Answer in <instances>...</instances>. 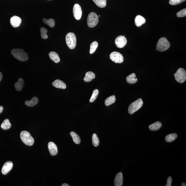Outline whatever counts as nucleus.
Instances as JSON below:
<instances>
[{"instance_id": "dca6fc26", "label": "nucleus", "mask_w": 186, "mask_h": 186, "mask_svg": "<svg viewBox=\"0 0 186 186\" xmlns=\"http://www.w3.org/2000/svg\"><path fill=\"white\" fill-rule=\"evenodd\" d=\"M52 84L54 87L57 88L65 89L67 87L66 84L63 81L57 79L54 81L52 82Z\"/></svg>"}, {"instance_id": "39448f33", "label": "nucleus", "mask_w": 186, "mask_h": 186, "mask_svg": "<svg viewBox=\"0 0 186 186\" xmlns=\"http://www.w3.org/2000/svg\"><path fill=\"white\" fill-rule=\"evenodd\" d=\"M143 102L142 99L139 98L133 102L129 106L128 112L129 114H133L140 109L143 106Z\"/></svg>"}, {"instance_id": "4c0bfd02", "label": "nucleus", "mask_w": 186, "mask_h": 186, "mask_svg": "<svg viewBox=\"0 0 186 186\" xmlns=\"http://www.w3.org/2000/svg\"><path fill=\"white\" fill-rule=\"evenodd\" d=\"M62 186H69V185H68L67 184L64 183L63 184H62Z\"/></svg>"}, {"instance_id": "a211bd4d", "label": "nucleus", "mask_w": 186, "mask_h": 186, "mask_svg": "<svg viewBox=\"0 0 186 186\" xmlns=\"http://www.w3.org/2000/svg\"><path fill=\"white\" fill-rule=\"evenodd\" d=\"M95 74L92 72H88L86 73L85 76L84 78L85 82H89L95 78Z\"/></svg>"}, {"instance_id": "58836bf2", "label": "nucleus", "mask_w": 186, "mask_h": 186, "mask_svg": "<svg viewBox=\"0 0 186 186\" xmlns=\"http://www.w3.org/2000/svg\"><path fill=\"white\" fill-rule=\"evenodd\" d=\"M181 185L182 186H186V184L185 183L183 182L182 183Z\"/></svg>"}, {"instance_id": "2f4dec72", "label": "nucleus", "mask_w": 186, "mask_h": 186, "mask_svg": "<svg viewBox=\"0 0 186 186\" xmlns=\"http://www.w3.org/2000/svg\"><path fill=\"white\" fill-rule=\"evenodd\" d=\"M41 36L42 39H46L48 38V36L46 34L47 33V30L44 27H41L40 29Z\"/></svg>"}, {"instance_id": "7c9ffc66", "label": "nucleus", "mask_w": 186, "mask_h": 186, "mask_svg": "<svg viewBox=\"0 0 186 186\" xmlns=\"http://www.w3.org/2000/svg\"><path fill=\"white\" fill-rule=\"evenodd\" d=\"M99 93V91L97 89H96L94 90L93 91L92 95L89 100L90 102L92 103L94 102V101L96 99Z\"/></svg>"}, {"instance_id": "473e14b6", "label": "nucleus", "mask_w": 186, "mask_h": 186, "mask_svg": "<svg viewBox=\"0 0 186 186\" xmlns=\"http://www.w3.org/2000/svg\"><path fill=\"white\" fill-rule=\"evenodd\" d=\"M185 1V0H170L169 3L171 5H176L183 2Z\"/></svg>"}, {"instance_id": "e433bc0d", "label": "nucleus", "mask_w": 186, "mask_h": 186, "mask_svg": "<svg viewBox=\"0 0 186 186\" xmlns=\"http://www.w3.org/2000/svg\"><path fill=\"white\" fill-rule=\"evenodd\" d=\"M3 78V74L1 73L0 72V82L1 81L2 79Z\"/></svg>"}, {"instance_id": "5701e85b", "label": "nucleus", "mask_w": 186, "mask_h": 186, "mask_svg": "<svg viewBox=\"0 0 186 186\" xmlns=\"http://www.w3.org/2000/svg\"><path fill=\"white\" fill-rule=\"evenodd\" d=\"M116 97L114 95L111 96L107 98L105 100V104L107 106H110V105L114 104L116 101Z\"/></svg>"}, {"instance_id": "bb28decb", "label": "nucleus", "mask_w": 186, "mask_h": 186, "mask_svg": "<svg viewBox=\"0 0 186 186\" xmlns=\"http://www.w3.org/2000/svg\"><path fill=\"white\" fill-rule=\"evenodd\" d=\"M97 6L100 8H104L106 6V0H92Z\"/></svg>"}, {"instance_id": "ea45409f", "label": "nucleus", "mask_w": 186, "mask_h": 186, "mask_svg": "<svg viewBox=\"0 0 186 186\" xmlns=\"http://www.w3.org/2000/svg\"><path fill=\"white\" fill-rule=\"evenodd\" d=\"M99 16L100 17V15H99Z\"/></svg>"}, {"instance_id": "412c9836", "label": "nucleus", "mask_w": 186, "mask_h": 186, "mask_svg": "<svg viewBox=\"0 0 186 186\" xmlns=\"http://www.w3.org/2000/svg\"><path fill=\"white\" fill-rule=\"evenodd\" d=\"M49 55L50 59L55 63H58L60 62L59 57L56 52H50Z\"/></svg>"}, {"instance_id": "0eeeda50", "label": "nucleus", "mask_w": 186, "mask_h": 186, "mask_svg": "<svg viewBox=\"0 0 186 186\" xmlns=\"http://www.w3.org/2000/svg\"><path fill=\"white\" fill-rule=\"evenodd\" d=\"M175 80L180 83H183L186 79V72L182 68H180L174 74Z\"/></svg>"}, {"instance_id": "c85d7f7f", "label": "nucleus", "mask_w": 186, "mask_h": 186, "mask_svg": "<svg viewBox=\"0 0 186 186\" xmlns=\"http://www.w3.org/2000/svg\"><path fill=\"white\" fill-rule=\"evenodd\" d=\"M98 46V42L96 41L93 42L90 45V53L91 54H93L96 51Z\"/></svg>"}, {"instance_id": "6ab92c4d", "label": "nucleus", "mask_w": 186, "mask_h": 186, "mask_svg": "<svg viewBox=\"0 0 186 186\" xmlns=\"http://www.w3.org/2000/svg\"><path fill=\"white\" fill-rule=\"evenodd\" d=\"M24 85V82L23 78H20L18 81L15 84L16 90L17 91H21L23 89Z\"/></svg>"}, {"instance_id": "b1692460", "label": "nucleus", "mask_w": 186, "mask_h": 186, "mask_svg": "<svg viewBox=\"0 0 186 186\" xmlns=\"http://www.w3.org/2000/svg\"><path fill=\"white\" fill-rule=\"evenodd\" d=\"M11 126L9 119H6L1 124V127L4 130H9L11 128Z\"/></svg>"}, {"instance_id": "7ed1b4c3", "label": "nucleus", "mask_w": 186, "mask_h": 186, "mask_svg": "<svg viewBox=\"0 0 186 186\" xmlns=\"http://www.w3.org/2000/svg\"><path fill=\"white\" fill-rule=\"evenodd\" d=\"M170 44L168 40L165 37H162L159 40L157 45V49L159 52H163L167 50Z\"/></svg>"}, {"instance_id": "20e7f679", "label": "nucleus", "mask_w": 186, "mask_h": 186, "mask_svg": "<svg viewBox=\"0 0 186 186\" xmlns=\"http://www.w3.org/2000/svg\"><path fill=\"white\" fill-rule=\"evenodd\" d=\"M66 44L71 49H73L75 48L77 39L75 35L73 33H69L67 34L66 37Z\"/></svg>"}, {"instance_id": "f03ea898", "label": "nucleus", "mask_w": 186, "mask_h": 186, "mask_svg": "<svg viewBox=\"0 0 186 186\" xmlns=\"http://www.w3.org/2000/svg\"><path fill=\"white\" fill-rule=\"evenodd\" d=\"M20 137L23 142L28 146L33 145L34 143V140L29 132L27 131H22L20 134Z\"/></svg>"}, {"instance_id": "c756f323", "label": "nucleus", "mask_w": 186, "mask_h": 186, "mask_svg": "<svg viewBox=\"0 0 186 186\" xmlns=\"http://www.w3.org/2000/svg\"><path fill=\"white\" fill-rule=\"evenodd\" d=\"M92 142L95 147H98L99 144V140L96 133H94L92 136Z\"/></svg>"}, {"instance_id": "a19ab883", "label": "nucleus", "mask_w": 186, "mask_h": 186, "mask_svg": "<svg viewBox=\"0 0 186 186\" xmlns=\"http://www.w3.org/2000/svg\"><path fill=\"white\" fill-rule=\"evenodd\" d=\"M48 1H50V0H48Z\"/></svg>"}, {"instance_id": "f704fd0d", "label": "nucleus", "mask_w": 186, "mask_h": 186, "mask_svg": "<svg viewBox=\"0 0 186 186\" xmlns=\"http://www.w3.org/2000/svg\"><path fill=\"white\" fill-rule=\"evenodd\" d=\"M172 178L170 176H169L167 178V183L166 185V186H171L172 182Z\"/></svg>"}, {"instance_id": "f8f14e48", "label": "nucleus", "mask_w": 186, "mask_h": 186, "mask_svg": "<svg viewBox=\"0 0 186 186\" xmlns=\"http://www.w3.org/2000/svg\"><path fill=\"white\" fill-rule=\"evenodd\" d=\"M10 23L13 27H19L21 24V19L17 16H14L10 19Z\"/></svg>"}, {"instance_id": "f257e3e1", "label": "nucleus", "mask_w": 186, "mask_h": 186, "mask_svg": "<svg viewBox=\"0 0 186 186\" xmlns=\"http://www.w3.org/2000/svg\"><path fill=\"white\" fill-rule=\"evenodd\" d=\"M11 54L14 58L21 62L27 61L29 57L28 54L23 49H15L11 50Z\"/></svg>"}, {"instance_id": "9d476101", "label": "nucleus", "mask_w": 186, "mask_h": 186, "mask_svg": "<svg viewBox=\"0 0 186 186\" xmlns=\"http://www.w3.org/2000/svg\"><path fill=\"white\" fill-rule=\"evenodd\" d=\"M115 44L117 47L122 48L124 47L127 44V40L124 36H118L115 40Z\"/></svg>"}, {"instance_id": "aec40b11", "label": "nucleus", "mask_w": 186, "mask_h": 186, "mask_svg": "<svg viewBox=\"0 0 186 186\" xmlns=\"http://www.w3.org/2000/svg\"><path fill=\"white\" fill-rule=\"evenodd\" d=\"M39 102L38 98L36 97H34L31 100L26 101L25 104L28 107H33L37 105Z\"/></svg>"}, {"instance_id": "4468645a", "label": "nucleus", "mask_w": 186, "mask_h": 186, "mask_svg": "<svg viewBox=\"0 0 186 186\" xmlns=\"http://www.w3.org/2000/svg\"><path fill=\"white\" fill-rule=\"evenodd\" d=\"M123 183V177L122 173L119 172L115 177L114 183L115 186H122Z\"/></svg>"}, {"instance_id": "4be33fe9", "label": "nucleus", "mask_w": 186, "mask_h": 186, "mask_svg": "<svg viewBox=\"0 0 186 186\" xmlns=\"http://www.w3.org/2000/svg\"><path fill=\"white\" fill-rule=\"evenodd\" d=\"M162 126V124L159 121H157V122L150 125L149 128L150 130L155 131L159 130L161 128Z\"/></svg>"}, {"instance_id": "6e6552de", "label": "nucleus", "mask_w": 186, "mask_h": 186, "mask_svg": "<svg viewBox=\"0 0 186 186\" xmlns=\"http://www.w3.org/2000/svg\"><path fill=\"white\" fill-rule=\"evenodd\" d=\"M110 57L111 60L116 63H122L124 61L122 54L118 52H112L110 54Z\"/></svg>"}, {"instance_id": "393cba45", "label": "nucleus", "mask_w": 186, "mask_h": 186, "mask_svg": "<svg viewBox=\"0 0 186 186\" xmlns=\"http://www.w3.org/2000/svg\"><path fill=\"white\" fill-rule=\"evenodd\" d=\"M177 135L176 133H172L167 135L165 137V140L167 142H171L175 140L177 138Z\"/></svg>"}, {"instance_id": "2eb2a0df", "label": "nucleus", "mask_w": 186, "mask_h": 186, "mask_svg": "<svg viewBox=\"0 0 186 186\" xmlns=\"http://www.w3.org/2000/svg\"><path fill=\"white\" fill-rule=\"evenodd\" d=\"M146 22L145 18L140 15H137L135 19V24L137 27H140Z\"/></svg>"}, {"instance_id": "ddd939ff", "label": "nucleus", "mask_w": 186, "mask_h": 186, "mask_svg": "<svg viewBox=\"0 0 186 186\" xmlns=\"http://www.w3.org/2000/svg\"><path fill=\"white\" fill-rule=\"evenodd\" d=\"M48 147L49 152L52 156H55L58 153L57 146L53 142H50L48 143Z\"/></svg>"}, {"instance_id": "c9c22d12", "label": "nucleus", "mask_w": 186, "mask_h": 186, "mask_svg": "<svg viewBox=\"0 0 186 186\" xmlns=\"http://www.w3.org/2000/svg\"><path fill=\"white\" fill-rule=\"evenodd\" d=\"M3 110V107L2 106H0V114L2 112Z\"/></svg>"}, {"instance_id": "a878e982", "label": "nucleus", "mask_w": 186, "mask_h": 186, "mask_svg": "<svg viewBox=\"0 0 186 186\" xmlns=\"http://www.w3.org/2000/svg\"><path fill=\"white\" fill-rule=\"evenodd\" d=\"M70 134L72 137L74 142L77 144H80L81 142L80 137L77 133L73 131L70 133Z\"/></svg>"}, {"instance_id": "cd10ccee", "label": "nucleus", "mask_w": 186, "mask_h": 186, "mask_svg": "<svg viewBox=\"0 0 186 186\" xmlns=\"http://www.w3.org/2000/svg\"><path fill=\"white\" fill-rule=\"evenodd\" d=\"M42 21H43L44 23L48 25L50 27L53 28L55 26V21H54V20L53 19H44Z\"/></svg>"}, {"instance_id": "423d86ee", "label": "nucleus", "mask_w": 186, "mask_h": 186, "mask_svg": "<svg viewBox=\"0 0 186 186\" xmlns=\"http://www.w3.org/2000/svg\"><path fill=\"white\" fill-rule=\"evenodd\" d=\"M99 17L94 12H91L89 14L87 18V25L89 27L93 28L97 25L99 22Z\"/></svg>"}, {"instance_id": "f3484780", "label": "nucleus", "mask_w": 186, "mask_h": 186, "mask_svg": "<svg viewBox=\"0 0 186 186\" xmlns=\"http://www.w3.org/2000/svg\"><path fill=\"white\" fill-rule=\"evenodd\" d=\"M126 81L128 83L130 84H133L137 81V78L136 74L134 73H133L127 76L126 78Z\"/></svg>"}, {"instance_id": "1a4fd4ad", "label": "nucleus", "mask_w": 186, "mask_h": 186, "mask_svg": "<svg viewBox=\"0 0 186 186\" xmlns=\"http://www.w3.org/2000/svg\"><path fill=\"white\" fill-rule=\"evenodd\" d=\"M74 17L77 20H79L81 18L82 15V8L78 4H75L73 9Z\"/></svg>"}, {"instance_id": "72a5a7b5", "label": "nucleus", "mask_w": 186, "mask_h": 186, "mask_svg": "<svg viewBox=\"0 0 186 186\" xmlns=\"http://www.w3.org/2000/svg\"><path fill=\"white\" fill-rule=\"evenodd\" d=\"M177 17H182L186 16V9H185L178 12L177 14Z\"/></svg>"}, {"instance_id": "9b49d317", "label": "nucleus", "mask_w": 186, "mask_h": 186, "mask_svg": "<svg viewBox=\"0 0 186 186\" xmlns=\"http://www.w3.org/2000/svg\"><path fill=\"white\" fill-rule=\"evenodd\" d=\"M13 163L11 161L5 163L3 166L1 170V172L4 175H7L11 170L13 167Z\"/></svg>"}]
</instances>
